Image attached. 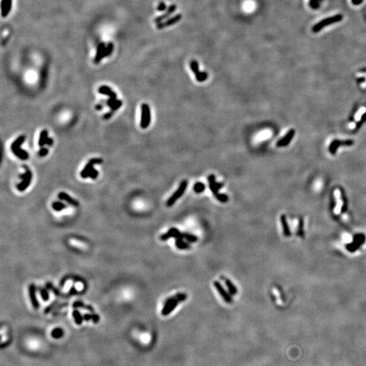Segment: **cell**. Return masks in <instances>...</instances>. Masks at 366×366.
<instances>
[{
	"label": "cell",
	"instance_id": "obj_23",
	"mask_svg": "<svg viewBox=\"0 0 366 366\" xmlns=\"http://www.w3.org/2000/svg\"><path fill=\"white\" fill-rule=\"evenodd\" d=\"M205 189V186L204 183L199 182V183H197L194 184L193 190L195 193H201L202 192H204Z\"/></svg>",
	"mask_w": 366,
	"mask_h": 366
},
{
	"label": "cell",
	"instance_id": "obj_27",
	"mask_svg": "<svg viewBox=\"0 0 366 366\" xmlns=\"http://www.w3.org/2000/svg\"><path fill=\"white\" fill-rule=\"evenodd\" d=\"M214 197L217 198L219 201L222 202V203H226V202H227L229 200V197L225 194L218 193V194L214 195Z\"/></svg>",
	"mask_w": 366,
	"mask_h": 366
},
{
	"label": "cell",
	"instance_id": "obj_5",
	"mask_svg": "<svg viewBox=\"0 0 366 366\" xmlns=\"http://www.w3.org/2000/svg\"><path fill=\"white\" fill-rule=\"evenodd\" d=\"M103 160L100 158L91 159L88 162V163L86 165L84 168L83 169L81 173H80V176H81L83 179H87L88 174L90 172V171L94 168V165L101 164V163H103Z\"/></svg>",
	"mask_w": 366,
	"mask_h": 366
},
{
	"label": "cell",
	"instance_id": "obj_15",
	"mask_svg": "<svg viewBox=\"0 0 366 366\" xmlns=\"http://www.w3.org/2000/svg\"><path fill=\"white\" fill-rule=\"evenodd\" d=\"M341 19V17L340 16H336V17H333V18H331V19H328L327 20H324L323 21H322L321 23L317 24L315 26V27H314V31H317V30H319L320 29H322V28L324 26L326 25V24H330L332 23L335 22L336 20H339Z\"/></svg>",
	"mask_w": 366,
	"mask_h": 366
},
{
	"label": "cell",
	"instance_id": "obj_19",
	"mask_svg": "<svg viewBox=\"0 0 366 366\" xmlns=\"http://www.w3.org/2000/svg\"><path fill=\"white\" fill-rule=\"evenodd\" d=\"M48 131L46 130H44L42 132H41L40 136V139H39V142H38V144H39V146H41V147H43V146L46 145V142L48 141Z\"/></svg>",
	"mask_w": 366,
	"mask_h": 366
},
{
	"label": "cell",
	"instance_id": "obj_37",
	"mask_svg": "<svg viewBox=\"0 0 366 366\" xmlns=\"http://www.w3.org/2000/svg\"><path fill=\"white\" fill-rule=\"evenodd\" d=\"M92 317L93 314H85L83 315V319H84L86 322H89L90 320L92 321Z\"/></svg>",
	"mask_w": 366,
	"mask_h": 366
},
{
	"label": "cell",
	"instance_id": "obj_12",
	"mask_svg": "<svg viewBox=\"0 0 366 366\" xmlns=\"http://www.w3.org/2000/svg\"><path fill=\"white\" fill-rule=\"evenodd\" d=\"M334 197H335L336 201V205L335 209H334V213L336 214H339L340 212L343 204V200L341 199V193L339 189H336L334 191Z\"/></svg>",
	"mask_w": 366,
	"mask_h": 366
},
{
	"label": "cell",
	"instance_id": "obj_25",
	"mask_svg": "<svg viewBox=\"0 0 366 366\" xmlns=\"http://www.w3.org/2000/svg\"><path fill=\"white\" fill-rule=\"evenodd\" d=\"M366 112V107H361L360 109L358 110L357 112L356 113L355 116V120L356 121H360L361 119V117Z\"/></svg>",
	"mask_w": 366,
	"mask_h": 366
},
{
	"label": "cell",
	"instance_id": "obj_17",
	"mask_svg": "<svg viewBox=\"0 0 366 366\" xmlns=\"http://www.w3.org/2000/svg\"><path fill=\"white\" fill-rule=\"evenodd\" d=\"M225 284L226 285V287H227L229 294L233 296L236 295L237 293H238V290H237L235 285L233 284V282L230 280H229V279H226L225 280Z\"/></svg>",
	"mask_w": 366,
	"mask_h": 366
},
{
	"label": "cell",
	"instance_id": "obj_29",
	"mask_svg": "<svg viewBox=\"0 0 366 366\" xmlns=\"http://www.w3.org/2000/svg\"><path fill=\"white\" fill-rule=\"evenodd\" d=\"M58 301H55V302H52L50 305H49L48 306H47L46 309H45V311H44L45 314H47V313H49L50 312H51L52 311H53V310H54V309L56 308V306H57L58 305Z\"/></svg>",
	"mask_w": 366,
	"mask_h": 366
},
{
	"label": "cell",
	"instance_id": "obj_40",
	"mask_svg": "<svg viewBox=\"0 0 366 366\" xmlns=\"http://www.w3.org/2000/svg\"><path fill=\"white\" fill-rule=\"evenodd\" d=\"M103 104H97V105L96 106V110H101V109H103Z\"/></svg>",
	"mask_w": 366,
	"mask_h": 366
},
{
	"label": "cell",
	"instance_id": "obj_33",
	"mask_svg": "<svg viewBox=\"0 0 366 366\" xmlns=\"http://www.w3.org/2000/svg\"><path fill=\"white\" fill-rule=\"evenodd\" d=\"M48 153V149L47 148L43 147L40 150L39 153H38V154H39V155L40 157H44V156L47 155Z\"/></svg>",
	"mask_w": 366,
	"mask_h": 366
},
{
	"label": "cell",
	"instance_id": "obj_7",
	"mask_svg": "<svg viewBox=\"0 0 366 366\" xmlns=\"http://www.w3.org/2000/svg\"><path fill=\"white\" fill-rule=\"evenodd\" d=\"M208 182H209V187L210 189L214 194L216 195L218 193V190L223 187V184L221 183H218L216 181V177L213 174H211L208 176Z\"/></svg>",
	"mask_w": 366,
	"mask_h": 366
},
{
	"label": "cell",
	"instance_id": "obj_14",
	"mask_svg": "<svg viewBox=\"0 0 366 366\" xmlns=\"http://www.w3.org/2000/svg\"><path fill=\"white\" fill-rule=\"evenodd\" d=\"M187 298V295L186 294H184V293H178L176 295L167 298V300L164 302V304H167V303H170L174 301H179V302H180L185 301Z\"/></svg>",
	"mask_w": 366,
	"mask_h": 366
},
{
	"label": "cell",
	"instance_id": "obj_21",
	"mask_svg": "<svg viewBox=\"0 0 366 366\" xmlns=\"http://www.w3.org/2000/svg\"><path fill=\"white\" fill-rule=\"evenodd\" d=\"M73 318H74L75 322L77 325H81L83 323V321L84 320L83 319V316L81 315V313H80V312L78 311V310H74V311H73Z\"/></svg>",
	"mask_w": 366,
	"mask_h": 366
},
{
	"label": "cell",
	"instance_id": "obj_18",
	"mask_svg": "<svg viewBox=\"0 0 366 366\" xmlns=\"http://www.w3.org/2000/svg\"><path fill=\"white\" fill-rule=\"evenodd\" d=\"M64 336V331L60 327H57L52 330L51 332V336L54 339H60Z\"/></svg>",
	"mask_w": 366,
	"mask_h": 366
},
{
	"label": "cell",
	"instance_id": "obj_3",
	"mask_svg": "<svg viewBox=\"0 0 366 366\" xmlns=\"http://www.w3.org/2000/svg\"><path fill=\"white\" fill-rule=\"evenodd\" d=\"M151 122V111L147 104L144 103L141 105V127L146 129L149 127Z\"/></svg>",
	"mask_w": 366,
	"mask_h": 366
},
{
	"label": "cell",
	"instance_id": "obj_30",
	"mask_svg": "<svg viewBox=\"0 0 366 366\" xmlns=\"http://www.w3.org/2000/svg\"><path fill=\"white\" fill-rule=\"evenodd\" d=\"M98 176H99V172H98L96 170H95L93 168L90 171V172L88 174L87 178H91L92 179H96L98 177Z\"/></svg>",
	"mask_w": 366,
	"mask_h": 366
},
{
	"label": "cell",
	"instance_id": "obj_9",
	"mask_svg": "<svg viewBox=\"0 0 366 366\" xmlns=\"http://www.w3.org/2000/svg\"><path fill=\"white\" fill-rule=\"evenodd\" d=\"M58 197L62 201H65L66 202H67L68 204H71V205H73V206H74V207L79 206V202L76 200H75V199L71 197L70 195H69L67 193H66L65 192L59 193L58 195Z\"/></svg>",
	"mask_w": 366,
	"mask_h": 366
},
{
	"label": "cell",
	"instance_id": "obj_26",
	"mask_svg": "<svg viewBox=\"0 0 366 366\" xmlns=\"http://www.w3.org/2000/svg\"><path fill=\"white\" fill-rule=\"evenodd\" d=\"M196 79L199 82H203L208 79V73L205 72H200L197 75H195Z\"/></svg>",
	"mask_w": 366,
	"mask_h": 366
},
{
	"label": "cell",
	"instance_id": "obj_22",
	"mask_svg": "<svg viewBox=\"0 0 366 366\" xmlns=\"http://www.w3.org/2000/svg\"><path fill=\"white\" fill-rule=\"evenodd\" d=\"M52 207L53 208V210H54L55 211H61L62 210H64L65 208H67V205H66L65 204L62 203V202L61 201H55L53 202L52 204Z\"/></svg>",
	"mask_w": 366,
	"mask_h": 366
},
{
	"label": "cell",
	"instance_id": "obj_20",
	"mask_svg": "<svg viewBox=\"0 0 366 366\" xmlns=\"http://www.w3.org/2000/svg\"><path fill=\"white\" fill-rule=\"evenodd\" d=\"M175 245L180 250H188L191 248V246L189 244L183 241V239H176L175 242Z\"/></svg>",
	"mask_w": 366,
	"mask_h": 366
},
{
	"label": "cell",
	"instance_id": "obj_34",
	"mask_svg": "<svg viewBox=\"0 0 366 366\" xmlns=\"http://www.w3.org/2000/svg\"><path fill=\"white\" fill-rule=\"evenodd\" d=\"M68 305H69V304H68L67 302L62 303V304L58 305L57 306H56V308L54 309V311H58V310H61L62 309H63L64 307H66V306H67Z\"/></svg>",
	"mask_w": 366,
	"mask_h": 366
},
{
	"label": "cell",
	"instance_id": "obj_10",
	"mask_svg": "<svg viewBox=\"0 0 366 366\" xmlns=\"http://www.w3.org/2000/svg\"><path fill=\"white\" fill-rule=\"evenodd\" d=\"M32 173H31L30 171L29 174H28V176L25 179H23L22 180V182L20 183L18 185H17V189L20 191V192H23V191H25L30 185L31 180H32Z\"/></svg>",
	"mask_w": 366,
	"mask_h": 366
},
{
	"label": "cell",
	"instance_id": "obj_39",
	"mask_svg": "<svg viewBox=\"0 0 366 366\" xmlns=\"http://www.w3.org/2000/svg\"><path fill=\"white\" fill-rule=\"evenodd\" d=\"M355 127H356V124H355V123H350L349 125H348V128L351 129V130H353V129L355 128Z\"/></svg>",
	"mask_w": 366,
	"mask_h": 366
},
{
	"label": "cell",
	"instance_id": "obj_1",
	"mask_svg": "<svg viewBox=\"0 0 366 366\" xmlns=\"http://www.w3.org/2000/svg\"><path fill=\"white\" fill-rule=\"evenodd\" d=\"M24 141H25V136L21 135L18 138L16 139L11 145V149L14 154L22 160H26L29 158L28 153L20 147Z\"/></svg>",
	"mask_w": 366,
	"mask_h": 366
},
{
	"label": "cell",
	"instance_id": "obj_4",
	"mask_svg": "<svg viewBox=\"0 0 366 366\" xmlns=\"http://www.w3.org/2000/svg\"><path fill=\"white\" fill-rule=\"evenodd\" d=\"M170 238L183 239V233H181L179 230H178L176 228L172 227L169 229L168 231H167L166 233L162 235L161 237H160V239H161L162 241H167V240H168Z\"/></svg>",
	"mask_w": 366,
	"mask_h": 366
},
{
	"label": "cell",
	"instance_id": "obj_35",
	"mask_svg": "<svg viewBox=\"0 0 366 366\" xmlns=\"http://www.w3.org/2000/svg\"><path fill=\"white\" fill-rule=\"evenodd\" d=\"M113 112H115V111H110V112H109V113H105L103 116V118H104V120H109V119H110V118L113 116V115L114 113Z\"/></svg>",
	"mask_w": 366,
	"mask_h": 366
},
{
	"label": "cell",
	"instance_id": "obj_6",
	"mask_svg": "<svg viewBox=\"0 0 366 366\" xmlns=\"http://www.w3.org/2000/svg\"><path fill=\"white\" fill-rule=\"evenodd\" d=\"M214 286L216 289L218 290L220 295L224 301L227 303H231L233 302V298L231 297V295L225 290V289L222 287V285L221 284L220 282L216 281L214 283Z\"/></svg>",
	"mask_w": 366,
	"mask_h": 366
},
{
	"label": "cell",
	"instance_id": "obj_16",
	"mask_svg": "<svg viewBox=\"0 0 366 366\" xmlns=\"http://www.w3.org/2000/svg\"><path fill=\"white\" fill-rule=\"evenodd\" d=\"M73 307L74 309H78V308H82V309H85L86 310H88V311L92 312V313H95V309L92 307L91 305H86L82 301H75L73 302Z\"/></svg>",
	"mask_w": 366,
	"mask_h": 366
},
{
	"label": "cell",
	"instance_id": "obj_31",
	"mask_svg": "<svg viewBox=\"0 0 366 366\" xmlns=\"http://www.w3.org/2000/svg\"><path fill=\"white\" fill-rule=\"evenodd\" d=\"M121 105H122V101L120 100H116V101L115 102L113 107L111 108V109L113 111H116V110L119 109V108H120L121 107Z\"/></svg>",
	"mask_w": 366,
	"mask_h": 366
},
{
	"label": "cell",
	"instance_id": "obj_24",
	"mask_svg": "<svg viewBox=\"0 0 366 366\" xmlns=\"http://www.w3.org/2000/svg\"><path fill=\"white\" fill-rule=\"evenodd\" d=\"M183 239H186L187 241L191 242V243L196 242L198 240V238H197V236H195L192 234H190V233H183Z\"/></svg>",
	"mask_w": 366,
	"mask_h": 366
},
{
	"label": "cell",
	"instance_id": "obj_28",
	"mask_svg": "<svg viewBox=\"0 0 366 366\" xmlns=\"http://www.w3.org/2000/svg\"><path fill=\"white\" fill-rule=\"evenodd\" d=\"M40 294L41 298H42V300L44 301H48L49 300V298H50V296H49V294L48 291L46 290V289L44 288H41L40 289Z\"/></svg>",
	"mask_w": 366,
	"mask_h": 366
},
{
	"label": "cell",
	"instance_id": "obj_8",
	"mask_svg": "<svg viewBox=\"0 0 366 366\" xmlns=\"http://www.w3.org/2000/svg\"><path fill=\"white\" fill-rule=\"evenodd\" d=\"M29 297L30 301L33 307L37 310L40 308L39 301H37V296H36V287L34 284H31L29 288Z\"/></svg>",
	"mask_w": 366,
	"mask_h": 366
},
{
	"label": "cell",
	"instance_id": "obj_38",
	"mask_svg": "<svg viewBox=\"0 0 366 366\" xmlns=\"http://www.w3.org/2000/svg\"><path fill=\"white\" fill-rule=\"evenodd\" d=\"M46 145L49 146H50L53 145V139H52V138H48L47 142H46Z\"/></svg>",
	"mask_w": 366,
	"mask_h": 366
},
{
	"label": "cell",
	"instance_id": "obj_13",
	"mask_svg": "<svg viewBox=\"0 0 366 366\" xmlns=\"http://www.w3.org/2000/svg\"><path fill=\"white\" fill-rule=\"evenodd\" d=\"M99 92L101 95L109 96L110 97V99H117V95L116 92H113L109 87H108L107 86H100L99 89Z\"/></svg>",
	"mask_w": 366,
	"mask_h": 366
},
{
	"label": "cell",
	"instance_id": "obj_32",
	"mask_svg": "<svg viewBox=\"0 0 366 366\" xmlns=\"http://www.w3.org/2000/svg\"><path fill=\"white\" fill-rule=\"evenodd\" d=\"M323 186V183L322 180H317L315 181L314 184V189L315 191H319Z\"/></svg>",
	"mask_w": 366,
	"mask_h": 366
},
{
	"label": "cell",
	"instance_id": "obj_11",
	"mask_svg": "<svg viewBox=\"0 0 366 366\" xmlns=\"http://www.w3.org/2000/svg\"><path fill=\"white\" fill-rule=\"evenodd\" d=\"M179 301H174L170 303L164 304V306L162 311V315L163 316L168 315L170 313H172L174 309H176V306L179 305Z\"/></svg>",
	"mask_w": 366,
	"mask_h": 366
},
{
	"label": "cell",
	"instance_id": "obj_2",
	"mask_svg": "<svg viewBox=\"0 0 366 366\" xmlns=\"http://www.w3.org/2000/svg\"><path fill=\"white\" fill-rule=\"evenodd\" d=\"M187 185H188V182L187 180H183V182L180 183L179 187L178 188V189L175 191V193H174L172 195V196H171L168 199V201H167V202H166L167 206L168 207L172 206V205L176 203V201L179 200V198L182 197V195L184 193V192H185Z\"/></svg>",
	"mask_w": 366,
	"mask_h": 366
},
{
	"label": "cell",
	"instance_id": "obj_36",
	"mask_svg": "<svg viewBox=\"0 0 366 366\" xmlns=\"http://www.w3.org/2000/svg\"><path fill=\"white\" fill-rule=\"evenodd\" d=\"M357 77H359V78H365L366 79V73H359V74H357ZM361 87L363 88H366V81L365 83H361Z\"/></svg>",
	"mask_w": 366,
	"mask_h": 366
}]
</instances>
